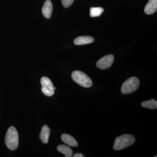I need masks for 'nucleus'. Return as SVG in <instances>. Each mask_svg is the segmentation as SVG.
Instances as JSON below:
<instances>
[{
    "instance_id": "f257e3e1",
    "label": "nucleus",
    "mask_w": 157,
    "mask_h": 157,
    "mask_svg": "<svg viewBox=\"0 0 157 157\" xmlns=\"http://www.w3.org/2000/svg\"><path fill=\"white\" fill-rule=\"evenodd\" d=\"M5 143L7 147L11 151L15 150L18 147V132L14 127H10L7 131L5 137Z\"/></svg>"
},
{
    "instance_id": "f03ea898",
    "label": "nucleus",
    "mask_w": 157,
    "mask_h": 157,
    "mask_svg": "<svg viewBox=\"0 0 157 157\" xmlns=\"http://www.w3.org/2000/svg\"><path fill=\"white\" fill-rule=\"evenodd\" d=\"M135 141L134 135L124 134L116 138L113 148L114 150L119 151L131 146Z\"/></svg>"
},
{
    "instance_id": "7ed1b4c3",
    "label": "nucleus",
    "mask_w": 157,
    "mask_h": 157,
    "mask_svg": "<svg viewBox=\"0 0 157 157\" xmlns=\"http://www.w3.org/2000/svg\"><path fill=\"white\" fill-rule=\"evenodd\" d=\"M71 76L73 81L85 88H90L92 86L93 82L91 78L87 75L78 70L73 71Z\"/></svg>"
},
{
    "instance_id": "20e7f679",
    "label": "nucleus",
    "mask_w": 157,
    "mask_h": 157,
    "mask_svg": "<svg viewBox=\"0 0 157 157\" xmlns=\"http://www.w3.org/2000/svg\"><path fill=\"white\" fill-rule=\"evenodd\" d=\"M140 85L139 79L136 77L128 78L124 82L121 88V91L124 94H128L134 92L138 88Z\"/></svg>"
},
{
    "instance_id": "39448f33",
    "label": "nucleus",
    "mask_w": 157,
    "mask_h": 157,
    "mask_svg": "<svg viewBox=\"0 0 157 157\" xmlns=\"http://www.w3.org/2000/svg\"><path fill=\"white\" fill-rule=\"evenodd\" d=\"M42 91L45 96L51 97L54 94V88L53 84L50 79L46 76L41 78Z\"/></svg>"
},
{
    "instance_id": "423d86ee",
    "label": "nucleus",
    "mask_w": 157,
    "mask_h": 157,
    "mask_svg": "<svg viewBox=\"0 0 157 157\" xmlns=\"http://www.w3.org/2000/svg\"><path fill=\"white\" fill-rule=\"evenodd\" d=\"M114 60V56L112 54L108 55L101 58L97 62L96 66L101 70H105L110 67Z\"/></svg>"
},
{
    "instance_id": "0eeeda50",
    "label": "nucleus",
    "mask_w": 157,
    "mask_h": 157,
    "mask_svg": "<svg viewBox=\"0 0 157 157\" xmlns=\"http://www.w3.org/2000/svg\"><path fill=\"white\" fill-rule=\"evenodd\" d=\"M53 7L50 0H46L42 8V13L43 16L47 19L51 17Z\"/></svg>"
},
{
    "instance_id": "6e6552de",
    "label": "nucleus",
    "mask_w": 157,
    "mask_h": 157,
    "mask_svg": "<svg viewBox=\"0 0 157 157\" xmlns=\"http://www.w3.org/2000/svg\"><path fill=\"white\" fill-rule=\"evenodd\" d=\"M61 137L63 142L69 146L72 147H76L78 146V144L76 139L69 134H62Z\"/></svg>"
},
{
    "instance_id": "1a4fd4ad",
    "label": "nucleus",
    "mask_w": 157,
    "mask_h": 157,
    "mask_svg": "<svg viewBox=\"0 0 157 157\" xmlns=\"http://www.w3.org/2000/svg\"><path fill=\"white\" fill-rule=\"evenodd\" d=\"M157 10V0H149L144 8L145 14H151L155 12Z\"/></svg>"
},
{
    "instance_id": "9d476101",
    "label": "nucleus",
    "mask_w": 157,
    "mask_h": 157,
    "mask_svg": "<svg viewBox=\"0 0 157 157\" xmlns=\"http://www.w3.org/2000/svg\"><path fill=\"white\" fill-rule=\"evenodd\" d=\"M50 128L46 125H44L42 127L41 133L39 135V138L42 143H48V138L50 136Z\"/></svg>"
},
{
    "instance_id": "9b49d317",
    "label": "nucleus",
    "mask_w": 157,
    "mask_h": 157,
    "mask_svg": "<svg viewBox=\"0 0 157 157\" xmlns=\"http://www.w3.org/2000/svg\"><path fill=\"white\" fill-rule=\"evenodd\" d=\"M94 42L92 37L89 36H82L76 38L74 40V43L76 45H80L90 44Z\"/></svg>"
},
{
    "instance_id": "f8f14e48",
    "label": "nucleus",
    "mask_w": 157,
    "mask_h": 157,
    "mask_svg": "<svg viewBox=\"0 0 157 157\" xmlns=\"http://www.w3.org/2000/svg\"><path fill=\"white\" fill-rule=\"evenodd\" d=\"M58 151L64 155L66 157H71L73 156V152L72 149L65 145H59L57 148Z\"/></svg>"
},
{
    "instance_id": "ddd939ff",
    "label": "nucleus",
    "mask_w": 157,
    "mask_h": 157,
    "mask_svg": "<svg viewBox=\"0 0 157 157\" xmlns=\"http://www.w3.org/2000/svg\"><path fill=\"white\" fill-rule=\"evenodd\" d=\"M141 105L144 108L156 109L157 108V101H155L154 99H151V100L143 101L141 103Z\"/></svg>"
},
{
    "instance_id": "4468645a",
    "label": "nucleus",
    "mask_w": 157,
    "mask_h": 157,
    "mask_svg": "<svg viewBox=\"0 0 157 157\" xmlns=\"http://www.w3.org/2000/svg\"><path fill=\"white\" fill-rule=\"evenodd\" d=\"M104 9L101 7H92L90 9V16L91 17H99L104 12Z\"/></svg>"
},
{
    "instance_id": "2eb2a0df",
    "label": "nucleus",
    "mask_w": 157,
    "mask_h": 157,
    "mask_svg": "<svg viewBox=\"0 0 157 157\" xmlns=\"http://www.w3.org/2000/svg\"><path fill=\"white\" fill-rule=\"evenodd\" d=\"M74 0H61L62 4L65 8H68L73 4Z\"/></svg>"
},
{
    "instance_id": "dca6fc26",
    "label": "nucleus",
    "mask_w": 157,
    "mask_h": 157,
    "mask_svg": "<svg viewBox=\"0 0 157 157\" xmlns=\"http://www.w3.org/2000/svg\"><path fill=\"white\" fill-rule=\"evenodd\" d=\"M84 156V155L82 154L78 153L75 154L73 156V157H83Z\"/></svg>"
},
{
    "instance_id": "f3484780",
    "label": "nucleus",
    "mask_w": 157,
    "mask_h": 157,
    "mask_svg": "<svg viewBox=\"0 0 157 157\" xmlns=\"http://www.w3.org/2000/svg\"><path fill=\"white\" fill-rule=\"evenodd\" d=\"M54 90L55 89H56V87H54Z\"/></svg>"
}]
</instances>
